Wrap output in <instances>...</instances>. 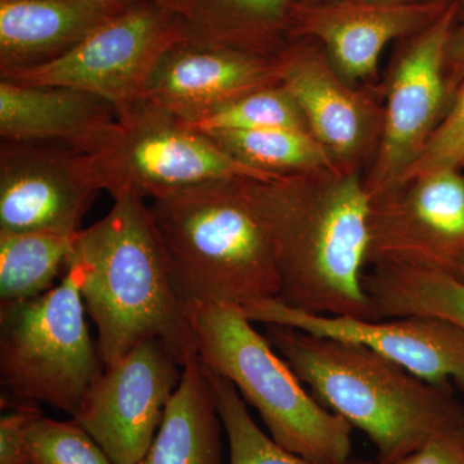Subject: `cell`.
<instances>
[{"instance_id": "cell-4", "label": "cell", "mask_w": 464, "mask_h": 464, "mask_svg": "<svg viewBox=\"0 0 464 464\" xmlns=\"http://www.w3.org/2000/svg\"><path fill=\"white\" fill-rule=\"evenodd\" d=\"M246 179L167 192L148 204L179 301L244 308L279 297L273 243L250 204Z\"/></svg>"}, {"instance_id": "cell-8", "label": "cell", "mask_w": 464, "mask_h": 464, "mask_svg": "<svg viewBox=\"0 0 464 464\" xmlns=\"http://www.w3.org/2000/svg\"><path fill=\"white\" fill-rule=\"evenodd\" d=\"M183 41L182 27L169 14L148 0H133L63 56L0 79L85 92L119 112L142 99L159 60Z\"/></svg>"}, {"instance_id": "cell-11", "label": "cell", "mask_w": 464, "mask_h": 464, "mask_svg": "<svg viewBox=\"0 0 464 464\" xmlns=\"http://www.w3.org/2000/svg\"><path fill=\"white\" fill-rule=\"evenodd\" d=\"M241 310L253 323L276 324L364 344L420 380L444 389L454 383L464 395V329L441 317L374 320L319 315L286 306L276 298Z\"/></svg>"}, {"instance_id": "cell-2", "label": "cell", "mask_w": 464, "mask_h": 464, "mask_svg": "<svg viewBox=\"0 0 464 464\" xmlns=\"http://www.w3.org/2000/svg\"><path fill=\"white\" fill-rule=\"evenodd\" d=\"M265 335L325 408L365 433L377 464L464 427V406L451 389L420 380L364 344L276 324H266Z\"/></svg>"}, {"instance_id": "cell-5", "label": "cell", "mask_w": 464, "mask_h": 464, "mask_svg": "<svg viewBox=\"0 0 464 464\" xmlns=\"http://www.w3.org/2000/svg\"><path fill=\"white\" fill-rule=\"evenodd\" d=\"M198 357L257 411L271 438L317 464L353 460V427L313 395L241 308L188 307Z\"/></svg>"}, {"instance_id": "cell-26", "label": "cell", "mask_w": 464, "mask_h": 464, "mask_svg": "<svg viewBox=\"0 0 464 464\" xmlns=\"http://www.w3.org/2000/svg\"><path fill=\"white\" fill-rule=\"evenodd\" d=\"M464 163V83L456 105L441 127L404 170V179H423L433 172L456 169Z\"/></svg>"}, {"instance_id": "cell-14", "label": "cell", "mask_w": 464, "mask_h": 464, "mask_svg": "<svg viewBox=\"0 0 464 464\" xmlns=\"http://www.w3.org/2000/svg\"><path fill=\"white\" fill-rule=\"evenodd\" d=\"M454 8H448L411 45L396 70L391 88L382 148L380 185L395 179L420 154L442 97L441 67Z\"/></svg>"}, {"instance_id": "cell-21", "label": "cell", "mask_w": 464, "mask_h": 464, "mask_svg": "<svg viewBox=\"0 0 464 464\" xmlns=\"http://www.w3.org/2000/svg\"><path fill=\"white\" fill-rule=\"evenodd\" d=\"M282 82L306 116L320 141L340 154L356 148L362 130V115L353 99L315 63L289 58Z\"/></svg>"}, {"instance_id": "cell-23", "label": "cell", "mask_w": 464, "mask_h": 464, "mask_svg": "<svg viewBox=\"0 0 464 464\" xmlns=\"http://www.w3.org/2000/svg\"><path fill=\"white\" fill-rule=\"evenodd\" d=\"M207 372L215 391L224 432L227 436L230 450L228 464H317L286 450L270 435H266L253 420L237 387L222 375L208 368ZM348 464L377 463L353 459Z\"/></svg>"}, {"instance_id": "cell-12", "label": "cell", "mask_w": 464, "mask_h": 464, "mask_svg": "<svg viewBox=\"0 0 464 464\" xmlns=\"http://www.w3.org/2000/svg\"><path fill=\"white\" fill-rule=\"evenodd\" d=\"M282 74V63L261 54L183 41L159 60L141 100L194 124Z\"/></svg>"}, {"instance_id": "cell-30", "label": "cell", "mask_w": 464, "mask_h": 464, "mask_svg": "<svg viewBox=\"0 0 464 464\" xmlns=\"http://www.w3.org/2000/svg\"><path fill=\"white\" fill-rule=\"evenodd\" d=\"M341 2V0H338ZM362 2H400V0H362Z\"/></svg>"}, {"instance_id": "cell-32", "label": "cell", "mask_w": 464, "mask_h": 464, "mask_svg": "<svg viewBox=\"0 0 464 464\" xmlns=\"http://www.w3.org/2000/svg\"><path fill=\"white\" fill-rule=\"evenodd\" d=\"M30 464V463H29Z\"/></svg>"}, {"instance_id": "cell-6", "label": "cell", "mask_w": 464, "mask_h": 464, "mask_svg": "<svg viewBox=\"0 0 464 464\" xmlns=\"http://www.w3.org/2000/svg\"><path fill=\"white\" fill-rule=\"evenodd\" d=\"M72 268L39 297L0 304V377L14 398L74 417L103 371Z\"/></svg>"}, {"instance_id": "cell-17", "label": "cell", "mask_w": 464, "mask_h": 464, "mask_svg": "<svg viewBox=\"0 0 464 464\" xmlns=\"http://www.w3.org/2000/svg\"><path fill=\"white\" fill-rule=\"evenodd\" d=\"M179 24L185 42L266 56L292 33L295 0H148Z\"/></svg>"}, {"instance_id": "cell-15", "label": "cell", "mask_w": 464, "mask_h": 464, "mask_svg": "<svg viewBox=\"0 0 464 464\" xmlns=\"http://www.w3.org/2000/svg\"><path fill=\"white\" fill-rule=\"evenodd\" d=\"M132 2L0 0V76L57 60Z\"/></svg>"}, {"instance_id": "cell-7", "label": "cell", "mask_w": 464, "mask_h": 464, "mask_svg": "<svg viewBox=\"0 0 464 464\" xmlns=\"http://www.w3.org/2000/svg\"><path fill=\"white\" fill-rule=\"evenodd\" d=\"M87 155L101 191L112 199H154L219 179L268 182L282 177L240 163L207 134L146 100L119 111L105 141Z\"/></svg>"}, {"instance_id": "cell-28", "label": "cell", "mask_w": 464, "mask_h": 464, "mask_svg": "<svg viewBox=\"0 0 464 464\" xmlns=\"http://www.w3.org/2000/svg\"><path fill=\"white\" fill-rule=\"evenodd\" d=\"M391 464H464V427L438 436Z\"/></svg>"}, {"instance_id": "cell-19", "label": "cell", "mask_w": 464, "mask_h": 464, "mask_svg": "<svg viewBox=\"0 0 464 464\" xmlns=\"http://www.w3.org/2000/svg\"><path fill=\"white\" fill-rule=\"evenodd\" d=\"M371 317L435 316L464 329V282L448 271L378 266L365 276Z\"/></svg>"}, {"instance_id": "cell-20", "label": "cell", "mask_w": 464, "mask_h": 464, "mask_svg": "<svg viewBox=\"0 0 464 464\" xmlns=\"http://www.w3.org/2000/svg\"><path fill=\"white\" fill-rule=\"evenodd\" d=\"M76 234L29 231L0 235V304L29 301L66 273Z\"/></svg>"}, {"instance_id": "cell-9", "label": "cell", "mask_w": 464, "mask_h": 464, "mask_svg": "<svg viewBox=\"0 0 464 464\" xmlns=\"http://www.w3.org/2000/svg\"><path fill=\"white\" fill-rule=\"evenodd\" d=\"M182 368L163 342L143 341L105 366L85 392L72 420L115 464H136L148 453Z\"/></svg>"}, {"instance_id": "cell-24", "label": "cell", "mask_w": 464, "mask_h": 464, "mask_svg": "<svg viewBox=\"0 0 464 464\" xmlns=\"http://www.w3.org/2000/svg\"><path fill=\"white\" fill-rule=\"evenodd\" d=\"M301 112L286 88L273 84L244 94L197 123L188 125L201 133L267 128L304 130Z\"/></svg>"}, {"instance_id": "cell-10", "label": "cell", "mask_w": 464, "mask_h": 464, "mask_svg": "<svg viewBox=\"0 0 464 464\" xmlns=\"http://www.w3.org/2000/svg\"><path fill=\"white\" fill-rule=\"evenodd\" d=\"M100 191L84 152L53 143H0V235L76 234Z\"/></svg>"}, {"instance_id": "cell-29", "label": "cell", "mask_w": 464, "mask_h": 464, "mask_svg": "<svg viewBox=\"0 0 464 464\" xmlns=\"http://www.w3.org/2000/svg\"><path fill=\"white\" fill-rule=\"evenodd\" d=\"M454 276L459 277L460 280L464 282V256L463 258L460 259L459 264H458L457 267L454 268L453 273Z\"/></svg>"}, {"instance_id": "cell-3", "label": "cell", "mask_w": 464, "mask_h": 464, "mask_svg": "<svg viewBox=\"0 0 464 464\" xmlns=\"http://www.w3.org/2000/svg\"><path fill=\"white\" fill-rule=\"evenodd\" d=\"M253 210L273 243L286 306L319 315L371 317L365 262L371 248V192L356 177L320 197L289 179H246Z\"/></svg>"}, {"instance_id": "cell-25", "label": "cell", "mask_w": 464, "mask_h": 464, "mask_svg": "<svg viewBox=\"0 0 464 464\" xmlns=\"http://www.w3.org/2000/svg\"><path fill=\"white\" fill-rule=\"evenodd\" d=\"M30 464H115L74 420L69 422L36 418L27 432Z\"/></svg>"}, {"instance_id": "cell-1", "label": "cell", "mask_w": 464, "mask_h": 464, "mask_svg": "<svg viewBox=\"0 0 464 464\" xmlns=\"http://www.w3.org/2000/svg\"><path fill=\"white\" fill-rule=\"evenodd\" d=\"M67 267L99 332L103 365L148 340L163 342L181 366L198 356L188 307L174 292L146 200L116 198L108 215L79 231Z\"/></svg>"}, {"instance_id": "cell-27", "label": "cell", "mask_w": 464, "mask_h": 464, "mask_svg": "<svg viewBox=\"0 0 464 464\" xmlns=\"http://www.w3.org/2000/svg\"><path fill=\"white\" fill-rule=\"evenodd\" d=\"M41 415V409L30 401L12 406L3 413L0 418V464H29L27 432Z\"/></svg>"}, {"instance_id": "cell-18", "label": "cell", "mask_w": 464, "mask_h": 464, "mask_svg": "<svg viewBox=\"0 0 464 464\" xmlns=\"http://www.w3.org/2000/svg\"><path fill=\"white\" fill-rule=\"evenodd\" d=\"M222 431L207 368L191 357L151 447L136 464H224Z\"/></svg>"}, {"instance_id": "cell-22", "label": "cell", "mask_w": 464, "mask_h": 464, "mask_svg": "<svg viewBox=\"0 0 464 464\" xmlns=\"http://www.w3.org/2000/svg\"><path fill=\"white\" fill-rule=\"evenodd\" d=\"M204 134L240 163L274 176H279V170L302 169L325 161L324 150L304 130L267 128Z\"/></svg>"}, {"instance_id": "cell-13", "label": "cell", "mask_w": 464, "mask_h": 464, "mask_svg": "<svg viewBox=\"0 0 464 464\" xmlns=\"http://www.w3.org/2000/svg\"><path fill=\"white\" fill-rule=\"evenodd\" d=\"M118 121V110L94 94L0 79L2 141L41 142L92 154Z\"/></svg>"}, {"instance_id": "cell-16", "label": "cell", "mask_w": 464, "mask_h": 464, "mask_svg": "<svg viewBox=\"0 0 464 464\" xmlns=\"http://www.w3.org/2000/svg\"><path fill=\"white\" fill-rule=\"evenodd\" d=\"M422 5L341 0L329 7L295 5L292 34H316L351 78L372 74L387 43L422 25Z\"/></svg>"}, {"instance_id": "cell-31", "label": "cell", "mask_w": 464, "mask_h": 464, "mask_svg": "<svg viewBox=\"0 0 464 464\" xmlns=\"http://www.w3.org/2000/svg\"><path fill=\"white\" fill-rule=\"evenodd\" d=\"M121 2H132V0H121Z\"/></svg>"}]
</instances>
